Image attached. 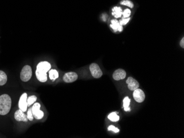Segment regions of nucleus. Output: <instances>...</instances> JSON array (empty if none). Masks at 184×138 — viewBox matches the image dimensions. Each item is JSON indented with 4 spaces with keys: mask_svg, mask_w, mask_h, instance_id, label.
Masks as SVG:
<instances>
[{
    "mask_svg": "<svg viewBox=\"0 0 184 138\" xmlns=\"http://www.w3.org/2000/svg\"><path fill=\"white\" fill-rule=\"evenodd\" d=\"M51 67V64L48 62H41L38 64L35 74L36 78L39 81L42 83L47 81L48 77L46 73L50 70Z\"/></svg>",
    "mask_w": 184,
    "mask_h": 138,
    "instance_id": "obj_1",
    "label": "nucleus"
},
{
    "mask_svg": "<svg viewBox=\"0 0 184 138\" xmlns=\"http://www.w3.org/2000/svg\"><path fill=\"white\" fill-rule=\"evenodd\" d=\"M12 100L9 95L3 94L0 96V115H6L9 113L11 108Z\"/></svg>",
    "mask_w": 184,
    "mask_h": 138,
    "instance_id": "obj_2",
    "label": "nucleus"
},
{
    "mask_svg": "<svg viewBox=\"0 0 184 138\" xmlns=\"http://www.w3.org/2000/svg\"><path fill=\"white\" fill-rule=\"evenodd\" d=\"M32 75V68L29 65L24 66L21 72V79L23 82H27L29 80Z\"/></svg>",
    "mask_w": 184,
    "mask_h": 138,
    "instance_id": "obj_3",
    "label": "nucleus"
},
{
    "mask_svg": "<svg viewBox=\"0 0 184 138\" xmlns=\"http://www.w3.org/2000/svg\"><path fill=\"white\" fill-rule=\"evenodd\" d=\"M89 69L91 74L94 78L98 79L102 76V71L100 69L99 66H98L97 64L95 63L91 64L89 66Z\"/></svg>",
    "mask_w": 184,
    "mask_h": 138,
    "instance_id": "obj_4",
    "label": "nucleus"
},
{
    "mask_svg": "<svg viewBox=\"0 0 184 138\" xmlns=\"http://www.w3.org/2000/svg\"><path fill=\"white\" fill-rule=\"evenodd\" d=\"M40 105L39 103H35L33 106L32 108V113L34 117L36 120H41L44 117V112L41 111L40 109Z\"/></svg>",
    "mask_w": 184,
    "mask_h": 138,
    "instance_id": "obj_5",
    "label": "nucleus"
},
{
    "mask_svg": "<svg viewBox=\"0 0 184 138\" xmlns=\"http://www.w3.org/2000/svg\"><path fill=\"white\" fill-rule=\"evenodd\" d=\"M18 106L20 110L23 112L27 111V94L24 93L22 95L18 103Z\"/></svg>",
    "mask_w": 184,
    "mask_h": 138,
    "instance_id": "obj_6",
    "label": "nucleus"
},
{
    "mask_svg": "<svg viewBox=\"0 0 184 138\" xmlns=\"http://www.w3.org/2000/svg\"><path fill=\"white\" fill-rule=\"evenodd\" d=\"M134 98L136 101L139 103L143 102L145 99V94L143 91L139 89H137L134 90L133 94Z\"/></svg>",
    "mask_w": 184,
    "mask_h": 138,
    "instance_id": "obj_7",
    "label": "nucleus"
},
{
    "mask_svg": "<svg viewBox=\"0 0 184 138\" xmlns=\"http://www.w3.org/2000/svg\"><path fill=\"white\" fill-rule=\"evenodd\" d=\"M78 75L75 72H68L64 75L63 80L66 83H72L77 79Z\"/></svg>",
    "mask_w": 184,
    "mask_h": 138,
    "instance_id": "obj_8",
    "label": "nucleus"
},
{
    "mask_svg": "<svg viewBox=\"0 0 184 138\" xmlns=\"http://www.w3.org/2000/svg\"><path fill=\"white\" fill-rule=\"evenodd\" d=\"M126 83L128 86V88L130 89V90L134 91L137 89L139 88V82L137 81L136 80L134 79L132 77H129L127 80H126Z\"/></svg>",
    "mask_w": 184,
    "mask_h": 138,
    "instance_id": "obj_9",
    "label": "nucleus"
},
{
    "mask_svg": "<svg viewBox=\"0 0 184 138\" xmlns=\"http://www.w3.org/2000/svg\"><path fill=\"white\" fill-rule=\"evenodd\" d=\"M14 118L17 121H18V122L23 121V122H27L28 120L27 115L24 114L23 111H22L20 109L16 111V112L14 113Z\"/></svg>",
    "mask_w": 184,
    "mask_h": 138,
    "instance_id": "obj_10",
    "label": "nucleus"
},
{
    "mask_svg": "<svg viewBox=\"0 0 184 138\" xmlns=\"http://www.w3.org/2000/svg\"><path fill=\"white\" fill-rule=\"evenodd\" d=\"M113 77L115 80L124 79L126 77V73L124 69H118L114 72Z\"/></svg>",
    "mask_w": 184,
    "mask_h": 138,
    "instance_id": "obj_11",
    "label": "nucleus"
},
{
    "mask_svg": "<svg viewBox=\"0 0 184 138\" xmlns=\"http://www.w3.org/2000/svg\"><path fill=\"white\" fill-rule=\"evenodd\" d=\"M123 10L120 7H115L113 8L112 14L116 18H120L123 14Z\"/></svg>",
    "mask_w": 184,
    "mask_h": 138,
    "instance_id": "obj_12",
    "label": "nucleus"
},
{
    "mask_svg": "<svg viewBox=\"0 0 184 138\" xmlns=\"http://www.w3.org/2000/svg\"><path fill=\"white\" fill-rule=\"evenodd\" d=\"M7 80V76L3 71L0 70V86L4 85Z\"/></svg>",
    "mask_w": 184,
    "mask_h": 138,
    "instance_id": "obj_13",
    "label": "nucleus"
},
{
    "mask_svg": "<svg viewBox=\"0 0 184 138\" xmlns=\"http://www.w3.org/2000/svg\"><path fill=\"white\" fill-rule=\"evenodd\" d=\"M59 77V73L56 69H51L49 71V78L51 80L54 81Z\"/></svg>",
    "mask_w": 184,
    "mask_h": 138,
    "instance_id": "obj_14",
    "label": "nucleus"
},
{
    "mask_svg": "<svg viewBox=\"0 0 184 138\" xmlns=\"http://www.w3.org/2000/svg\"><path fill=\"white\" fill-rule=\"evenodd\" d=\"M124 103V108L125 111H130V109L129 108L130 104V99L129 97H125V99L123 100Z\"/></svg>",
    "mask_w": 184,
    "mask_h": 138,
    "instance_id": "obj_15",
    "label": "nucleus"
},
{
    "mask_svg": "<svg viewBox=\"0 0 184 138\" xmlns=\"http://www.w3.org/2000/svg\"><path fill=\"white\" fill-rule=\"evenodd\" d=\"M108 117L112 122H118L120 120V117L116 112H112L108 115Z\"/></svg>",
    "mask_w": 184,
    "mask_h": 138,
    "instance_id": "obj_16",
    "label": "nucleus"
},
{
    "mask_svg": "<svg viewBox=\"0 0 184 138\" xmlns=\"http://www.w3.org/2000/svg\"><path fill=\"white\" fill-rule=\"evenodd\" d=\"M112 22V24L110 25V27L112 28L114 30V32H116L118 31V29L119 27V26L120 25V23L118 21L116 20V19H113L111 21Z\"/></svg>",
    "mask_w": 184,
    "mask_h": 138,
    "instance_id": "obj_17",
    "label": "nucleus"
},
{
    "mask_svg": "<svg viewBox=\"0 0 184 138\" xmlns=\"http://www.w3.org/2000/svg\"><path fill=\"white\" fill-rule=\"evenodd\" d=\"M36 99H37V97L35 95L30 96L27 98L28 106H31V105L34 104V102L36 101Z\"/></svg>",
    "mask_w": 184,
    "mask_h": 138,
    "instance_id": "obj_18",
    "label": "nucleus"
},
{
    "mask_svg": "<svg viewBox=\"0 0 184 138\" xmlns=\"http://www.w3.org/2000/svg\"><path fill=\"white\" fill-rule=\"evenodd\" d=\"M120 3L121 5L127 6L128 7H130V8H133L134 7L133 3L130 0H123Z\"/></svg>",
    "mask_w": 184,
    "mask_h": 138,
    "instance_id": "obj_19",
    "label": "nucleus"
},
{
    "mask_svg": "<svg viewBox=\"0 0 184 138\" xmlns=\"http://www.w3.org/2000/svg\"><path fill=\"white\" fill-rule=\"evenodd\" d=\"M27 118L28 120L32 121L33 120V113H32V108H30L28 110L27 112Z\"/></svg>",
    "mask_w": 184,
    "mask_h": 138,
    "instance_id": "obj_20",
    "label": "nucleus"
},
{
    "mask_svg": "<svg viewBox=\"0 0 184 138\" xmlns=\"http://www.w3.org/2000/svg\"><path fill=\"white\" fill-rule=\"evenodd\" d=\"M123 14L124 18H129L131 15V11L129 9H126L123 12Z\"/></svg>",
    "mask_w": 184,
    "mask_h": 138,
    "instance_id": "obj_21",
    "label": "nucleus"
},
{
    "mask_svg": "<svg viewBox=\"0 0 184 138\" xmlns=\"http://www.w3.org/2000/svg\"><path fill=\"white\" fill-rule=\"evenodd\" d=\"M130 20V18H125V19H123L122 20H121L120 22H119V23H120V24L121 25H125L127 24L129 21Z\"/></svg>",
    "mask_w": 184,
    "mask_h": 138,
    "instance_id": "obj_22",
    "label": "nucleus"
},
{
    "mask_svg": "<svg viewBox=\"0 0 184 138\" xmlns=\"http://www.w3.org/2000/svg\"><path fill=\"white\" fill-rule=\"evenodd\" d=\"M108 130L113 131L115 133H118V131H119V129L116 128V127H114L113 125H110L108 128Z\"/></svg>",
    "mask_w": 184,
    "mask_h": 138,
    "instance_id": "obj_23",
    "label": "nucleus"
},
{
    "mask_svg": "<svg viewBox=\"0 0 184 138\" xmlns=\"http://www.w3.org/2000/svg\"><path fill=\"white\" fill-rule=\"evenodd\" d=\"M180 46H181V48H184V38H182L181 40V42H180Z\"/></svg>",
    "mask_w": 184,
    "mask_h": 138,
    "instance_id": "obj_24",
    "label": "nucleus"
},
{
    "mask_svg": "<svg viewBox=\"0 0 184 138\" xmlns=\"http://www.w3.org/2000/svg\"><path fill=\"white\" fill-rule=\"evenodd\" d=\"M123 25H120V26H119V27L118 28V32H122V31H123Z\"/></svg>",
    "mask_w": 184,
    "mask_h": 138,
    "instance_id": "obj_25",
    "label": "nucleus"
},
{
    "mask_svg": "<svg viewBox=\"0 0 184 138\" xmlns=\"http://www.w3.org/2000/svg\"><path fill=\"white\" fill-rule=\"evenodd\" d=\"M107 15H105V14H104L103 16V21H106L107 20Z\"/></svg>",
    "mask_w": 184,
    "mask_h": 138,
    "instance_id": "obj_26",
    "label": "nucleus"
}]
</instances>
